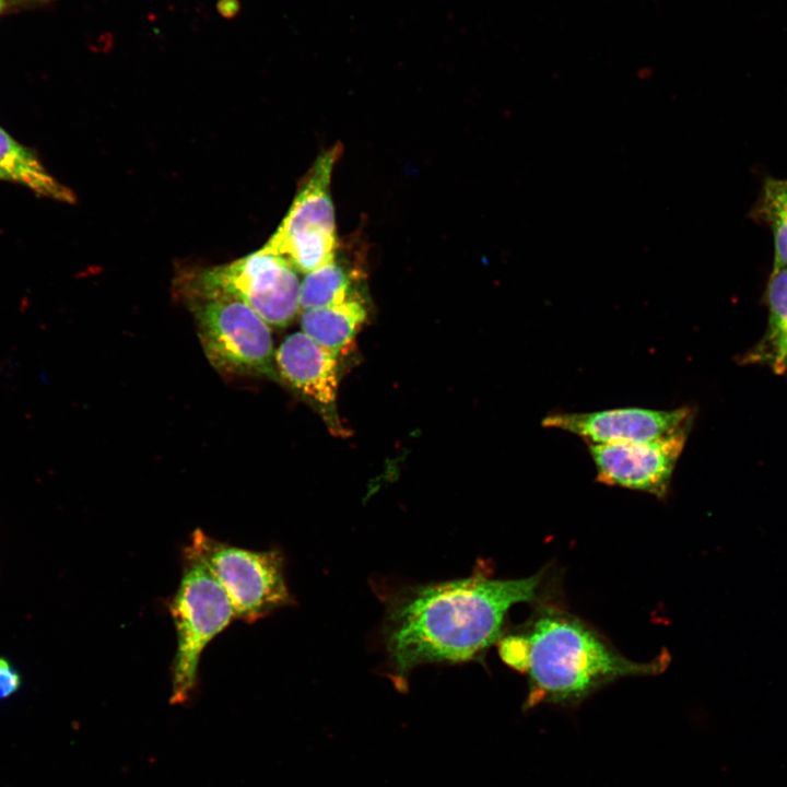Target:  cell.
<instances>
[{"instance_id":"cell-1","label":"cell","mask_w":787,"mask_h":787,"mask_svg":"<svg viewBox=\"0 0 787 787\" xmlns=\"http://www.w3.org/2000/svg\"><path fill=\"white\" fill-rule=\"evenodd\" d=\"M543 571L497 579L478 569L466 578L403 586L387 596L383 637L389 673L399 691L425 663L480 658L498 642L508 611L538 598Z\"/></svg>"},{"instance_id":"cell-2","label":"cell","mask_w":787,"mask_h":787,"mask_svg":"<svg viewBox=\"0 0 787 787\" xmlns=\"http://www.w3.org/2000/svg\"><path fill=\"white\" fill-rule=\"evenodd\" d=\"M501 638L502 659L527 674L526 708L576 705L608 683L658 674L669 663L665 653L648 662L633 661L586 622L553 607L540 608L517 633Z\"/></svg>"},{"instance_id":"cell-3","label":"cell","mask_w":787,"mask_h":787,"mask_svg":"<svg viewBox=\"0 0 787 787\" xmlns=\"http://www.w3.org/2000/svg\"><path fill=\"white\" fill-rule=\"evenodd\" d=\"M176 282L213 367L227 375L278 380L269 325L248 304L205 282L195 269L184 271Z\"/></svg>"},{"instance_id":"cell-4","label":"cell","mask_w":787,"mask_h":787,"mask_svg":"<svg viewBox=\"0 0 787 787\" xmlns=\"http://www.w3.org/2000/svg\"><path fill=\"white\" fill-rule=\"evenodd\" d=\"M169 613L176 632L169 702L186 705L197 691L203 650L235 620L224 590L189 545L183 552L181 576Z\"/></svg>"},{"instance_id":"cell-5","label":"cell","mask_w":787,"mask_h":787,"mask_svg":"<svg viewBox=\"0 0 787 787\" xmlns=\"http://www.w3.org/2000/svg\"><path fill=\"white\" fill-rule=\"evenodd\" d=\"M224 590L236 620L252 623L293 602L278 550H250L216 540L201 529L190 543Z\"/></svg>"},{"instance_id":"cell-6","label":"cell","mask_w":787,"mask_h":787,"mask_svg":"<svg viewBox=\"0 0 787 787\" xmlns=\"http://www.w3.org/2000/svg\"><path fill=\"white\" fill-rule=\"evenodd\" d=\"M295 270L286 258L260 248L198 272L205 282L244 301L268 325L285 327L299 308L301 282Z\"/></svg>"},{"instance_id":"cell-7","label":"cell","mask_w":787,"mask_h":787,"mask_svg":"<svg viewBox=\"0 0 787 787\" xmlns=\"http://www.w3.org/2000/svg\"><path fill=\"white\" fill-rule=\"evenodd\" d=\"M690 428L641 443L589 444L597 482L666 497Z\"/></svg>"},{"instance_id":"cell-8","label":"cell","mask_w":787,"mask_h":787,"mask_svg":"<svg viewBox=\"0 0 787 787\" xmlns=\"http://www.w3.org/2000/svg\"><path fill=\"white\" fill-rule=\"evenodd\" d=\"M694 410L618 408L595 412L550 413L542 420L544 427L566 431L589 444H627L657 439L691 425Z\"/></svg>"},{"instance_id":"cell-9","label":"cell","mask_w":787,"mask_h":787,"mask_svg":"<svg viewBox=\"0 0 787 787\" xmlns=\"http://www.w3.org/2000/svg\"><path fill=\"white\" fill-rule=\"evenodd\" d=\"M279 376L312 403L333 434H343L337 413V356L304 332L285 338L275 351Z\"/></svg>"},{"instance_id":"cell-10","label":"cell","mask_w":787,"mask_h":787,"mask_svg":"<svg viewBox=\"0 0 787 787\" xmlns=\"http://www.w3.org/2000/svg\"><path fill=\"white\" fill-rule=\"evenodd\" d=\"M341 151L340 144H336L317 157L286 215L271 237L283 238L304 230L336 231L330 183Z\"/></svg>"},{"instance_id":"cell-11","label":"cell","mask_w":787,"mask_h":787,"mask_svg":"<svg viewBox=\"0 0 787 787\" xmlns=\"http://www.w3.org/2000/svg\"><path fill=\"white\" fill-rule=\"evenodd\" d=\"M764 302L768 309L767 328L762 339L741 357V363L770 367L787 376V268H773Z\"/></svg>"},{"instance_id":"cell-12","label":"cell","mask_w":787,"mask_h":787,"mask_svg":"<svg viewBox=\"0 0 787 787\" xmlns=\"http://www.w3.org/2000/svg\"><path fill=\"white\" fill-rule=\"evenodd\" d=\"M0 180L21 185L36 195L60 202L75 201L73 192L58 181L36 153L0 127Z\"/></svg>"},{"instance_id":"cell-13","label":"cell","mask_w":787,"mask_h":787,"mask_svg":"<svg viewBox=\"0 0 787 787\" xmlns=\"http://www.w3.org/2000/svg\"><path fill=\"white\" fill-rule=\"evenodd\" d=\"M367 312L364 304L352 297L341 304L303 310V332L334 356L342 353L352 342Z\"/></svg>"},{"instance_id":"cell-14","label":"cell","mask_w":787,"mask_h":787,"mask_svg":"<svg viewBox=\"0 0 787 787\" xmlns=\"http://www.w3.org/2000/svg\"><path fill=\"white\" fill-rule=\"evenodd\" d=\"M286 258L302 272L309 273L336 257V231L304 230L283 238H273L262 247Z\"/></svg>"},{"instance_id":"cell-15","label":"cell","mask_w":787,"mask_h":787,"mask_svg":"<svg viewBox=\"0 0 787 787\" xmlns=\"http://www.w3.org/2000/svg\"><path fill=\"white\" fill-rule=\"evenodd\" d=\"M751 215L771 230L774 242L773 268H787V178H765Z\"/></svg>"},{"instance_id":"cell-16","label":"cell","mask_w":787,"mask_h":787,"mask_svg":"<svg viewBox=\"0 0 787 787\" xmlns=\"http://www.w3.org/2000/svg\"><path fill=\"white\" fill-rule=\"evenodd\" d=\"M352 280L336 257L309 272L301 283L299 308L303 310L341 304L351 296Z\"/></svg>"},{"instance_id":"cell-17","label":"cell","mask_w":787,"mask_h":787,"mask_svg":"<svg viewBox=\"0 0 787 787\" xmlns=\"http://www.w3.org/2000/svg\"><path fill=\"white\" fill-rule=\"evenodd\" d=\"M22 685V677L16 668L4 657H0V700L15 694Z\"/></svg>"},{"instance_id":"cell-18","label":"cell","mask_w":787,"mask_h":787,"mask_svg":"<svg viewBox=\"0 0 787 787\" xmlns=\"http://www.w3.org/2000/svg\"><path fill=\"white\" fill-rule=\"evenodd\" d=\"M54 0H0V16L25 10L44 8Z\"/></svg>"}]
</instances>
